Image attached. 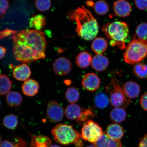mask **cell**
<instances>
[{
    "instance_id": "6da1fadb",
    "label": "cell",
    "mask_w": 147,
    "mask_h": 147,
    "mask_svg": "<svg viewBox=\"0 0 147 147\" xmlns=\"http://www.w3.org/2000/svg\"><path fill=\"white\" fill-rule=\"evenodd\" d=\"M15 58L30 63L46 57L47 41L43 33L34 29L18 32L11 37Z\"/></svg>"
},
{
    "instance_id": "7a4b0ae2",
    "label": "cell",
    "mask_w": 147,
    "mask_h": 147,
    "mask_svg": "<svg viewBox=\"0 0 147 147\" xmlns=\"http://www.w3.org/2000/svg\"><path fill=\"white\" fill-rule=\"evenodd\" d=\"M69 18L76 23L77 34L86 41L95 38L99 31V26L90 11L82 6L79 7L69 14Z\"/></svg>"
},
{
    "instance_id": "3957f363",
    "label": "cell",
    "mask_w": 147,
    "mask_h": 147,
    "mask_svg": "<svg viewBox=\"0 0 147 147\" xmlns=\"http://www.w3.org/2000/svg\"><path fill=\"white\" fill-rule=\"evenodd\" d=\"M103 32L112 47L117 46L119 49H126V40L129 34L127 24L124 22L117 21L108 23L102 28Z\"/></svg>"
},
{
    "instance_id": "277c9868",
    "label": "cell",
    "mask_w": 147,
    "mask_h": 147,
    "mask_svg": "<svg viewBox=\"0 0 147 147\" xmlns=\"http://www.w3.org/2000/svg\"><path fill=\"white\" fill-rule=\"evenodd\" d=\"M51 133L54 140L62 145L74 144L78 147L83 142L81 139L80 133L71 125L59 124L52 128Z\"/></svg>"
},
{
    "instance_id": "5b68a950",
    "label": "cell",
    "mask_w": 147,
    "mask_h": 147,
    "mask_svg": "<svg viewBox=\"0 0 147 147\" xmlns=\"http://www.w3.org/2000/svg\"><path fill=\"white\" fill-rule=\"evenodd\" d=\"M147 56V41L134 38L129 43L124 54V60L130 64L138 63Z\"/></svg>"
},
{
    "instance_id": "8992f818",
    "label": "cell",
    "mask_w": 147,
    "mask_h": 147,
    "mask_svg": "<svg viewBox=\"0 0 147 147\" xmlns=\"http://www.w3.org/2000/svg\"><path fill=\"white\" fill-rule=\"evenodd\" d=\"M121 82L114 78L106 86V91L110 95V102L115 107L125 109L130 102V100L126 96Z\"/></svg>"
},
{
    "instance_id": "52a82bcc",
    "label": "cell",
    "mask_w": 147,
    "mask_h": 147,
    "mask_svg": "<svg viewBox=\"0 0 147 147\" xmlns=\"http://www.w3.org/2000/svg\"><path fill=\"white\" fill-rule=\"evenodd\" d=\"M104 133L100 125L90 120L83 125L80 137L84 140L94 144L98 140Z\"/></svg>"
},
{
    "instance_id": "ba28073f",
    "label": "cell",
    "mask_w": 147,
    "mask_h": 147,
    "mask_svg": "<svg viewBox=\"0 0 147 147\" xmlns=\"http://www.w3.org/2000/svg\"><path fill=\"white\" fill-rule=\"evenodd\" d=\"M64 115L63 108L55 101H51L47 105V117L51 122L58 123L63 120Z\"/></svg>"
},
{
    "instance_id": "9c48e42d",
    "label": "cell",
    "mask_w": 147,
    "mask_h": 147,
    "mask_svg": "<svg viewBox=\"0 0 147 147\" xmlns=\"http://www.w3.org/2000/svg\"><path fill=\"white\" fill-rule=\"evenodd\" d=\"M53 67L54 72L59 76L68 74L72 69L71 61L68 59L64 57H61L55 60Z\"/></svg>"
},
{
    "instance_id": "30bf717a",
    "label": "cell",
    "mask_w": 147,
    "mask_h": 147,
    "mask_svg": "<svg viewBox=\"0 0 147 147\" xmlns=\"http://www.w3.org/2000/svg\"><path fill=\"white\" fill-rule=\"evenodd\" d=\"M100 80L99 77L94 73H87L84 75L82 80V85L87 90L93 92L100 87Z\"/></svg>"
},
{
    "instance_id": "8fae6325",
    "label": "cell",
    "mask_w": 147,
    "mask_h": 147,
    "mask_svg": "<svg viewBox=\"0 0 147 147\" xmlns=\"http://www.w3.org/2000/svg\"><path fill=\"white\" fill-rule=\"evenodd\" d=\"M113 8L115 15L120 17L129 16L132 10L131 5L126 0H117L114 3Z\"/></svg>"
},
{
    "instance_id": "7c38bea8",
    "label": "cell",
    "mask_w": 147,
    "mask_h": 147,
    "mask_svg": "<svg viewBox=\"0 0 147 147\" xmlns=\"http://www.w3.org/2000/svg\"><path fill=\"white\" fill-rule=\"evenodd\" d=\"M31 74L32 71L30 67L25 63L16 66L13 71L14 78L20 81H25L28 80Z\"/></svg>"
},
{
    "instance_id": "4fadbf2b",
    "label": "cell",
    "mask_w": 147,
    "mask_h": 147,
    "mask_svg": "<svg viewBox=\"0 0 147 147\" xmlns=\"http://www.w3.org/2000/svg\"><path fill=\"white\" fill-rule=\"evenodd\" d=\"M39 89V83L32 79L25 81L22 86V90L24 94L30 97L35 96L38 93Z\"/></svg>"
},
{
    "instance_id": "5bb4252c",
    "label": "cell",
    "mask_w": 147,
    "mask_h": 147,
    "mask_svg": "<svg viewBox=\"0 0 147 147\" xmlns=\"http://www.w3.org/2000/svg\"><path fill=\"white\" fill-rule=\"evenodd\" d=\"M95 147H122L120 140L114 139L108 136L105 132L96 142L93 144Z\"/></svg>"
},
{
    "instance_id": "9a60e30c",
    "label": "cell",
    "mask_w": 147,
    "mask_h": 147,
    "mask_svg": "<svg viewBox=\"0 0 147 147\" xmlns=\"http://www.w3.org/2000/svg\"><path fill=\"white\" fill-rule=\"evenodd\" d=\"M109 64V61L107 57L102 54L95 55L92 58L91 63L92 67L97 71L105 70Z\"/></svg>"
},
{
    "instance_id": "2e32d148",
    "label": "cell",
    "mask_w": 147,
    "mask_h": 147,
    "mask_svg": "<svg viewBox=\"0 0 147 147\" xmlns=\"http://www.w3.org/2000/svg\"><path fill=\"white\" fill-rule=\"evenodd\" d=\"M125 94L129 99L136 98L140 93V87L137 83L133 81L126 82L123 85Z\"/></svg>"
},
{
    "instance_id": "e0dca14e",
    "label": "cell",
    "mask_w": 147,
    "mask_h": 147,
    "mask_svg": "<svg viewBox=\"0 0 147 147\" xmlns=\"http://www.w3.org/2000/svg\"><path fill=\"white\" fill-rule=\"evenodd\" d=\"M105 133L111 138L117 140H120L124 134L122 127L117 123L109 124L106 128Z\"/></svg>"
},
{
    "instance_id": "ac0fdd59",
    "label": "cell",
    "mask_w": 147,
    "mask_h": 147,
    "mask_svg": "<svg viewBox=\"0 0 147 147\" xmlns=\"http://www.w3.org/2000/svg\"><path fill=\"white\" fill-rule=\"evenodd\" d=\"M31 137L30 147H49L51 145L50 138L43 135L34 136L30 134Z\"/></svg>"
},
{
    "instance_id": "d6986e66",
    "label": "cell",
    "mask_w": 147,
    "mask_h": 147,
    "mask_svg": "<svg viewBox=\"0 0 147 147\" xmlns=\"http://www.w3.org/2000/svg\"><path fill=\"white\" fill-rule=\"evenodd\" d=\"M47 25V19L42 14L34 15L30 19L29 26L36 30L41 31L45 28Z\"/></svg>"
},
{
    "instance_id": "ffe728a7",
    "label": "cell",
    "mask_w": 147,
    "mask_h": 147,
    "mask_svg": "<svg viewBox=\"0 0 147 147\" xmlns=\"http://www.w3.org/2000/svg\"><path fill=\"white\" fill-rule=\"evenodd\" d=\"M82 109L78 105L71 104L66 107L64 113L68 119L76 121L80 117Z\"/></svg>"
},
{
    "instance_id": "44dd1931",
    "label": "cell",
    "mask_w": 147,
    "mask_h": 147,
    "mask_svg": "<svg viewBox=\"0 0 147 147\" xmlns=\"http://www.w3.org/2000/svg\"><path fill=\"white\" fill-rule=\"evenodd\" d=\"M92 59L91 55L86 51L79 53L75 59L76 65L82 69L89 67L91 63Z\"/></svg>"
},
{
    "instance_id": "7402d4cb",
    "label": "cell",
    "mask_w": 147,
    "mask_h": 147,
    "mask_svg": "<svg viewBox=\"0 0 147 147\" xmlns=\"http://www.w3.org/2000/svg\"><path fill=\"white\" fill-rule=\"evenodd\" d=\"M127 113L123 108L115 107L110 113V117L113 122L115 123H120L125 120Z\"/></svg>"
},
{
    "instance_id": "603a6c76",
    "label": "cell",
    "mask_w": 147,
    "mask_h": 147,
    "mask_svg": "<svg viewBox=\"0 0 147 147\" xmlns=\"http://www.w3.org/2000/svg\"><path fill=\"white\" fill-rule=\"evenodd\" d=\"M8 105L11 108L18 107L22 102L23 98L20 93L16 91H11L5 97Z\"/></svg>"
},
{
    "instance_id": "cb8c5ba5",
    "label": "cell",
    "mask_w": 147,
    "mask_h": 147,
    "mask_svg": "<svg viewBox=\"0 0 147 147\" xmlns=\"http://www.w3.org/2000/svg\"><path fill=\"white\" fill-rule=\"evenodd\" d=\"M91 49L97 54H102L106 51L108 47L106 40L102 37L95 38L91 45Z\"/></svg>"
},
{
    "instance_id": "d4e9b609",
    "label": "cell",
    "mask_w": 147,
    "mask_h": 147,
    "mask_svg": "<svg viewBox=\"0 0 147 147\" xmlns=\"http://www.w3.org/2000/svg\"><path fill=\"white\" fill-rule=\"evenodd\" d=\"M12 82L6 75H0V95L8 94L12 88Z\"/></svg>"
},
{
    "instance_id": "484cf974",
    "label": "cell",
    "mask_w": 147,
    "mask_h": 147,
    "mask_svg": "<svg viewBox=\"0 0 147 147\" xmlns=\"http://www.w3.org/2000/svg\"><path fill=\"white\" fill-rule=\"evenodd\" d=\"M109 99L105 94L100 92L97 93L94 99L95 106L100 109H105L109 105Z\"/></svg>"
},
{
    "instance_id": "4316f807",
    "label": "cell",
    "mask_w": 147,
    "mask_h": 147,
    "mask_svg": "<svg viewBox=\"0 0 147 147\" xmlns=\"http://www.w3.org/2000/svg\"><path fill=\"white\" fill-rule=\"evenodd\" d=\"M96 116V114L92 108H90L89 109L82 108L81 113L80 117L76 121L79 124L83 125L87 121L92 120Z\"/></svg>"
},
{
    "instance_id": "83f0119b",
    "label": "cell",
    "mask_w": 147,
    "mask_h": 147,
    "mask_svg": "<svg viewBox=\"0 0 147 147\" xmlns=\"http://www.w3.org/2000/svg\"><path fill=\"white\" fill-rule=\"evenodd\" d=\"M18 121L17 117L13 114L6 115L3 119V124L8 129L14 130L17 127Z\"/></svg>"
},
{
    "instance_id": "f1b7e54d",
    "label": "cell",
    "mask_w": 147,
    "mask_h": 147,
    "mask_svg": "<svg viewBox=\"0 0 147 147\" xmlns=\"http://www.w3.org/2000/svg\"><path fill=\"white\" fill-rule=\"evenodd\" d=\"M65 97L68 102L71 104H75L80 98V93L76 88L69 87L65 92Z\"/></svg>"
},
{
    "instance_id": "f546056e",
    "label": "cell",
    "mask_w": 147,
    "mask_h": 147,
    "mask_svg": "<svg viewBox=\"0 0 147 147\" xmlns=\"http://www.w3.org/2000/svg\"><path fill=\"white\" fill-rule=\"evenodd\" d=\"M134 74L141 79L147 78V65L142 63L136 64L133 67Z\"/></svg>"
},
{
    "instance_id": "4dcf8cb0",
    "label": "cell",
    "mask_w": 147,
    "mask_h": 147,
    "mask_svg": "<svg viewBox=\"0 0 147 147\" xmlns=\"http://www.w3.org/2000/svg\"><path fill=\"white\" fill-rule=\"evenodd\" d=\"M94 5L95 12L100 15H104L109 11V5L106 2L103 0L97 1Z\"/></svg>"
},
{
    "instance_id": "1f68e13d",
    "label": "cell",
    "mask_w": 147,
    "mask_h": 147,
    "mask_svg": "<svg viewBox=\"0 0 147 147\" xmlns=\"http://www.w3.org/2000/svg\"><path fill=\"white\" fill-rule=\"evenodd\" d=\"M136 34L139 39L147 41V23H143L138 25Z\"/></svg>"
},
{
    "instance_id": "d6a6232c",
    "label": "cell",
    "mask_w": 147,
    "mask_h": 147,
    "mask_svg": "<svg viewBox=\"0 0 147 147\" xmlns=\"http://www.w3.org/2000/svg\"><path fill=\"white\" fill-rule=\"evenodd\" d=\"M35 4L38 10L40 11H47L51 7V0H35Z\"/></svg>"
},
{
    "instance_id": "836d02e7",
    "label": "cell",
    "mask_w": 147,
    "mask_h": 147,
    "mask_svg": "<svg viewBox=\"0 0 147 147\" xmlns=\"http://www.w3.org/2000/svg\"><path fill=\"white\" fill-rule=\"evenodd\" d=\"M9 2L7 0H0V18H3L8 10Z\"/></svg>"
},
{
    "instance_id": "e575fe53",
    "label": "cell",
    "mask_w": 147,
    "mask_h": 147,
    "mask_svg": "<svg viewBox=\"0 0 147 147\" xmlns=\"http://www.w3.org/2000/svg\"><path fill=\"white\" fill-rule=\"evenodd\" d=\"M135 3L136 6L140 10L147 9V0H135Z\"/></svg>"
},
{
    "instance_id": "d590c367",
    "label": "cell",
    "mask_w": 147,
    "mask_h": 147,
    "mask_svg": "<svg viewBox=\"0 0 147 147\" xmlns=\"http://www.w3.org/2000/svg\"><path fill=\"white\" fill-rule=\"evenodd\" d=\"M17 31L10 30L7 29L5 30L0 32V40H1L5 38L8 37L11 35H13L15 34Z\"/></svg>"
},
{
    "instance_id": "8d00e7d4",
    "label": "cell",
    "mask_w": 147,
    "mask_h": 147,
    "mask_svg": "<svg viewBox=\"0 0 147 147\" xmlns=\"http://www.w3.org/2000/svg\"><path fill=\"white\" fill-rule=\"evenodd\" d=\"M140 104L143 109L147 111V92L144 94L141 97Z\"/></svg>"
},
{
    "instance_id": "74e56055",
    "label": "cell",
    "mask_w": 147,
    "mask_h": 147,
    "mask_svg": "<svg viewBox=\"0 0 147 147\" xmlns=\"http://www.w3.org/2000/svg\"><path fill=\"white\" fill-rule=\"evenodd\" d=\"M138 147H147V134L140 139Z\"/></svg>"
},
{
    "instance_id": "f35d334b",
    "label": "cell",
    "mask_w": 147,
    "mask_h": 147,
    "mask_svg": "<svg viewBox=\"0 0 147 147\" xmlns=\"http://www.w3.org/2000/svg\"><path fill=\"white\" fill-rule=\"evenodd\" d=\"M0 147H15L14 145L8 141L4 140L0 144Z\"/></svg>"
},
{
    "instance_id": "ab89813d",
    "label": "cell",
    "mask_w": 147,
    "mask_h": 147,
    "mask_svg": "<svg viewBox=\"0 0 147 147\" xmlns=\"http://www.w3.org/2000/svg\"><path fill=\"white\" fill-rule=\"evenodd\" d=\"M6 51V49L5 47L0 45V60L4 57Z\"/></svg>"
},
{
    "instance_id": "60d3db41",
    "label": "cell",
    "mask_w": 147,
    "mask_h": 147,
    "mask_svg": "<svg viewBox=\"0 0 147 147\" xmlns=\"http://www.w3.org/2000/svg\"><path fill=\"white\" fill-rule=\"evenodd\" d=\"M87 4L88 5H89V6L91 7L93 6V5H94L93 4V2L91 1H87Z\"/></svg>"
},
{
    "instance_id": "b9f144b4",
    "label": "cell",
    "mask_w": 147,
    "mask_h": 147,
    "mask_svg": "<svg viewBox=\"0 0 147 147\" xmlns=\"http://www.w3.org/2000/svg\"><path fill=\"white\" fill-rule=\"evenodd\" d=\"M67 85H68L69 84H71V81L70 80H67L65 81L64 82Z\"/></svg>"
},
{
    "instance_id": "7bdbcfd3",
    "label": "cell",
    "mask_w": 147,
    "mask_h": 147,
    "mask_svg": "<svg viewBox=\"0 0 147 147\" xmlns=\"http://www.w3.org/2000/svg\"><path fill=\"white\" fill-rule=\"evenodd\" d=\"M49 147H61L59 145L56 144H54L51 145V146Z\"/></svg>"
},
{
    "instance_id": "ee69618b",
    "label": "cell",
    "mask_w": 147,
    "mask_h": 147,
    "mask_svg": "<svg viewBox=\"0 0 147 147\" xmlns=\"http://www.w3.org/2000/svg\"><path fill=\"white\" fill-rule=\"evenodd\" d=\"M86 147H95L94 145H89V146H86Z\"/></svg>"
},
{
    "instance_id": "f6af8a7d",
    "label": "cell",
    "mask_w": 147,
    "mask_h": 147,
    "mask_svg": "<svg viewBox=\"0 0 147 147\" xmlns=\"http://www.w3.org/2000/svg\"><path fill=\"white\" fill-rule=\"evenodd\" d=\"M1 136H0V144H1Z\"/></svg>"
},
{
    "instance_id": "bcb514c9",
    "label": "cell",
    "mask_w": 147,
    "mask_h": 147,
    "mask_svg": "<svg viewBox=\"0 0 147 147\" xmlns=\"http://www.w3.org/2000/svg\"><path fill=\"white\" fill-rule=\"evenodd\" d=\"M1 101L0 100V107H1Z\"/></svg>"
}]
</instances>
